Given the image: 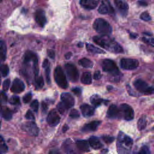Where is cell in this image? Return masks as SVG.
Listing matches in <instances>:
<instances>
[{
  "label": "cell",
  "instance_id": "obj_1",
  "mask_svg": "<svg viewBox=\"0 0 154 154\" xmlns=\"http://www.w3.org/2000/svg\"><path fill=\"white\" fill-rule=\"evenodd\" d=\"M93 40L94 43L108 51L116 54L123 52V48L115 40L108 35H101L94 36L93 37Z\"/></svg>",
  "mask_w": 154,
  "mask_h": 154
},
{
  "label": "cell",
  "instance_id": "obj_2",
  "mask_svg": "<svg viewBox=\"0 0 154 154\" xmlns=\"http://www.w3.org/2000/svg\"><path fill=\"white\" fill-rule=\"evenodd\" d=\"M32 70L34 77L38 76L39 68L38 64V58L37 55L30 51L25 53L23 61V73L26 72L28 69Z\"/></svg>",
  "mask_w": 154,
  "mask_h": 154
},
{
  "label": "cell",
  "instance_id": "obj_3",
  "mask_svg": "<svg viewBox=\"0 0 154 154\" xmlns=\"http://www.w3.org/2000/svg\"><path fill=\"white\" fill-rule=\"evenodd\" d=\"M133 145L132 139L122 132H120L117 137V149L119 154H130Z\"/></svg>",
  "mask_w": 154,
  "mask_h": 154
},
{
  "label": "cell",
  "instance_id": "obj_4",
  "mask_svg": "<svg viewBox=\"0 0 154 154\" xmlns=\"http://www.w3.org/2000/svg\"><path fill=\"white\" fill-rule=\"evenodd\" d=\"M93 28L101 35H109L112 33L111 26L106 20L102 18H98L94 20Z\"/></svg>",
  "mask_w": 154,
  "mask_h": 154
},
{
  "label": "cell",
  "instance_id": "obj_5",
  "mask_svg": "<svg viewBox=\"0 0 154 154\" xmlns=\"http://www.w3.org/2000/svg\"><path fill=\"white\" fill-rule=\"evenodd\" d=\"M54 79L57 84L61 88L68 87V82L64 72L61 66H57L54 70Z\"/></svg>",
  "mask_w": 154,
  "mask_h": 154
},
{
  "label": "cell",
  "instance_id": "obj_6",
  "mask_svg": "<svg viewBox=\"0 0 154 154\" xmlns=\"http://www.w3.org/2000/svg\"><path fill=\"white\" fill-rule=\"evenodd\" d=\"M102 68L103 72L117 76L120 74L118 67L115 62L110 59H105L102 62Z\"/></svg>",
  "mask_w": 154,
  "mask_h": 154
},
{
  "label": "cell",
  "instance_id": "obj_7",
  "mask_svg": "<svg viewBox=\"0 0 154 154\" xmlns=\"http://www.w3.org/2000/svg\"><path fill=\"white\" fill-rule=\"evenodd\" d=\"M134 86L140 93L146 94H152L153 93V88L150 87L143 80L138 79L134 82Z\"/></svg>",
  "mask_w": 154,
  "mask_h": 154
},
{
  "label": "cell",
  "instance_id": "obj_8",
  "mask_svg": "<svg viewBox=\"0 0 154 154\" xmlns=\"http://www.w3.org/2000/svg\"><path fill=\"white\" fill-rule=\"evenodd\" d=\"M64 67L69 79L73 82H76L79 78V72L76 67L72 63H67Z\"/></svg>",
  "mask_w": 154,
  "mask_h": 154
},
{
  "label": "cell",
  "instance_id": "obj_9",
  "mask_svg": "<svg viewBox=\"0 0 154 154\" xmlns=\"http://www.w3.org/2000/svg\"><path fill=\"white\" fill-rule=\"evenodd\" d=\"M120 114L126 120H131L134 117V112L131 106L126 103H122L120 106Z\"/></svg>",
  "mask_w": 154,
  "mask_h": 154
},
{
  "label": "cell",
  "instance_id": "obj_10",
  "mask_svg": "<svg viewBox=\"0 0 154 154\" xmlns=\"http://www.w3.org/2000/svg\"><path fill=\"white\" fill-rule=\"evenodd\" d=\"M120 66L125 70H134L139 66V62L136 59L133 58H122L120 60Z\"/></svg>",
  "mask_w": 154,
  "mask_h": 154
},
{
  "label": "cell",
  "instance_id": "obj_11",
  "mask_svg": "<svg viewBox=\"0 0 154 154\" xmlns=\"http://www.w3.org/2000/svg\"><path fill=\"white\" fill-rule=\"evenodd\" d=\"M22 129L31 136H37L39 132L38 128L33 122H28L23 123Z\"/></svg>",
  "mask_w": 154,
  "mask_h": 154
},
{
  "label": "cell",
  "instance_id": "obj_12",
  "mask_svg": "<svg viewBox=\"0 0 154 154\" xmlns=\"http://www.w3.org/2000/svg\"><path fill=\"white\" fill-rule=\"evenodd\" d=\"M46 121L50 126L54 127L59 123L60 121V117L55 109H52L48 113Z\"/></svg>",
  "mask_w": 154,
  "mask_h": 154
},
{
  "label": "cell",
  "instance_id": "obj_13",
  "mask_svg": "<svg viewBox=\"0 0 154 154\" xmlns=\"http://www.w3.org/2000/svg\"><path fill=\"white\" fill-rule=\"evenodd\" d=\"M61 100L66 109L72 108L75 104V99L69 93H63L61 94Z\"/></svg>",
  "mask_w": 154,
  "mask_h": 154
},
{
  "label": "cell",
  "instance_id": "obj_14",
  "mask_svg": "<svg viewBox=\"0 0 154 154\" xmlns=\"http://www.w3.org/2000/svg\"><path fill=\"white\" fill-rule=\"evenodd\" d=\"M98 12L102 14H112L114 13V9L108 0H103L98 8Z\"/></svg>",
  "mask_w": 154,
  "mask_h": 154
},
{
  "label": "cell",
  "instance_id": "obj_15",
  "mask_svg": "<svg viewBox=\"0 0 154 154\" xmlns=\"http://www.w3.org/2000/svg\"><path fill=\"white\" fill-rule=\"evenodd\" d=\"M25 87L23 82L19 78H16L13 82L11 91L14 93H20L25 90Z\"/></svg>",
  "mask_w": 154,
  "mask_h": 154
},
{
  "label": "cell",
  "instance_id": "obj_16",
  "mask_svg": "<svg viewBox=\"0 0 154 154\" xmlns=\"http://www.w3.org/2000/svg\"><path fill=\"white\" fill-rule=\"evenodd\" d=\"M35 20L37 23L41 27H44L46 23V17L45 13L43 10H37L34 15Z\"/></svg>",
  "mask_w": 154,
  "mask_h": 154
},
{
  "label": "cell",
  "instance_id": "obj_17",
  "mask_svg": "<svg viewBox=\"0 0 154 154\" xmlns=\"http://www.w3.org/2000/svg\"><path fill=\"white\" fill-rule=\"evenodd\" d=\"M114 4L119 12L122 15H127L129 10V5L125 0H114Z\"/></svg>",
  "mask_w": 154,
  "mask_h": 154
},
{
  "label": "cell",
  "instance_id": "obj_18",
  "mask_svg": "<svg viewBox=\"0 0 154 154\" xmlns=\"http://www.w3.org/2000/svg\"><path fill=\"white\" fill-rule=\"evenodd\" d=\"M99 0H80L81 7L87 10L94 9L98 5Z\"/></svg>",
  "mask_w": 154,
  "mask_h": 154
},
{
  "label": "cell",
  "instance_id": "obj_19",
  "mask_svg": "<svg viewBox=\"0 0 154 154\" xmlns=\"http://www.w3.org/2000/svg\"><path fill=\"white\" fill-rule=\"evenodd\" d=\"M80 109L82 114L85 117H91L94 113V108L88 104H82L80 106Z\"/></svg>",
  "mask_w": 154,
  "mask_h": 154
},
{
  "label": "cell",
  "instance_id": "obj_20",
  "mask_svg": "<svg viewBox=\"0 0 154 154\" xmlns=\"http://www.w3.org/2000/svg\"><path fill=\"white\" fill-rule=\"evenodd\" d=\"M101 123L100 121L94 120L90 122L89 123L85 124L81 129V131L84 132H93L97 129V127L100 125Z\"/></svg>",
  "mask_w": 154,
  "mask_h": 154
},
{
  "label": "cell",
  "instance_id": "obj_21",
  "mask_svg": "<svg viewBox=\"0 0 154 154\" xmlns=\"http://www.w3.org/2000/svg\"><path fill=\"white\" fill-rule=\"evenodd\" d=\"M62 147L67 154H78L76 152L70 139H67L62 145Z\"/></svg>",
  "mask_w": 154,
  "mask_h": 154
},
{
  "label": "cell",
  "instance_id": "obj_22",
  "mask_svg": "<svg viewBox=\"0 0 154 154\" xmlns=\"http://www.w3.org/2000/svg\"><path fill=\"white\" fill-rule=\"evenodd\" d=\"M107 117L111 119H116L120 117V109L115 105H111L107 111Z\"/></svg>",
  "mask_w": 154,
  "mask_h": 154
},
{
  "label": "cell",
  "instance_id": "obj_23",
  "mask_svg": "<svg viewBox=\"0 0 154 154\" xmlns=\"http://www.w3.org/2000/svg\"><path fill=\"white\" fill-rule=\"evenodd\" d=\"M88 143L94 149H99L103 146L99 139L96 136L90 137L88 140Z\"/></svg>",
  "mask_w": 154,
  "mask_h": 154
},
{
  "label": "cell",
  "instance_id": "obj_24",
  "mask_svg": "<svg viewBox=\"0 0 154 154\" xmlns=\"http://www.w3.org/2000/svg\"><path fill=\"white\" fill-rule=\"evenodd\" d=\"M76 147L81 151L88 152L90 151V147L88 142L86 140H78L76 142Z\"/></svg>",
  "mask_w": 154,
  "mask_h": 154
},
{
  "label": "cell",
  "instance_id": "obj_25",
  "mask_svg": "<svg viewBox=\"0 0 154 154\" xmlns=\"http://www.w3.org/2000/svg\"><path fill=\"white\" fill-rule=\"evenodd\" d=\"M1 114L2 117L5 120H10L12 118V112L6 106H3L1 108L0 110Z\"/></svg>",
  "mask_w": 154,
  "mask_h": 154
},
{
  "label": "cell",
  "instance_id": "obj_26",
  "mask_svg": "<svg viewBox=\"0 0 154 154\" xmlns=\"http://www.w3.org/2000/svg\"><path fill=\"white\" fill-rule=\"evenodd\" d=\"M7 46L4 40L0 38V60L4 61L6 59Z\"/></svg>",
  "mask_w": 154,
  "mask_h": 154
},
{
  "label": "cell",
  "instance_id": "obj_27",
  "mask_svg": "<svg viewBox=\"0 0 154 154\" xmlns=\"http://www.w3.org/2000/svg\"><path fill=\"white\" fill-rule=\"evenodd\" d=\"M86 49L91 54H105V53L104 51L90 43L86 44Z\"/></svg>",
  "mask_w": 154,
  "mask_h": 154
},
{
  "label": "cell",
  "instance_id": "obj_28",
  "mask_svg": "<svg viewBox=\"0 0 154 154\" xmlns=\"http://www.w3.org/2000/svg\"><path fill=\"white\" fill-rule=\"evenodd\" d=\"M78 64L81 66L87 69L92 68L93 66V63L90 60L87 58H82L80 59L78 61Z\"/></svg>",
  "mask_w": 154,
  "mask_h": 154
},
{
  "label": "cell",
  "instance_id": "obj_29",
  "mask_svg": "<svg viewBox=\"0 0 154 154\" xmlns=\"http://www.w3.org/2000/svg\"><path fill=\"white\" fill-rule=\"evenodd\" d=\"M81 81L82 84L85 85H89L91 83L92 79H91V75L90 72H85L82 73V75L81 76Z\"/></svg>",
  "mask_w": 154,
  "mask_h": 154
},
{
  "label": "cell",
  "instance_id": "obj_30",
  "mask_svg": "<svg viewBox=\"0 0 154 154\" xmlns=\"http://www.w3.org/2000/svg\"><path fill=\"white\" fill-rule=\"evenodd\" d=\"M103 101L104 100L97 94H94L90 97V102L95 107L100 106Z\"/></svg>",
  "mask_w": 154,
  "mask_h": 154
},
{
  "label": "cell",
  "instance_id": "obj_31",
  "mask_svg": "<svg viewBox=\"0 0 154 154\" xmlns=\"http://www.w3.org/2000/svg\"><path fill=\"white\" fill-rule=\"evenodd\" d=\"M146 125H147V120L144 116H143L138 119V123H137V128H138V130H140V131L143 130L144 129L146 128Z\"/></svg>",
  "mask_w": 154,
  "mask_h": 154
},
{
  "label": "cell",
  "instance_id": "obj_32",
  "mask_svg": "<svg viewBox=\"0 0 154 154\" xmlns=\"http://www.w3.org/2000/svg\"><path fill=\"white\" fill-rule=\"evenodd\" d=\"M8 151V147L3 138L0 136V154H5Z\"/></svg>",
  "mask_w": 154,
  "mask_h": 154
},
{
  "label": "cell",
  "instance_id": "obj_33",
  "mask_svg": "<svg viewBox=\"0 0 154 154\" xmlns=\"http://www.w3.org/2000/svg\"><path fill=\"white\" fill-rule=\"evenodd\" d=\"M34 79H35V83L37 88H42L44 85V81H43L42 76H37L35 77Z\"/></svg>",
  "mask_w": 154,
  "mask_h": 154
},
{
  "label": "cell",
  "instance_id": "obj_34",
  "mask_svg": "<svg viewBox=\"0 0 154 154\" xmlns=\"http://www.w3.org/2000/svg\"><path fill=\"white\" fill-rule=\"evenodd\" d=\"M0 72L2 76H7L9 73V67L7 64H2L0 66Z\"/></svg>",
  "mask_w": 154,
  "mask_h": 154
},
{
  "label": "cell",
  "instance_id": "obj_35",
  "mask_svg": "<svg viewBox=\"0 0 154 154\" xmlns=\"http://www.w3.org/2000/svg\"><path fill=\"white\" fill-rule=\"evenodd\" d=\"M45 69V76H46V82L48 84H51V78H50V67H49V64L48 65Z\"/></svg>",
  "mask_w": 154,
  "mask_h": 154
},
{
  "label": "cell",
  "instance_id": "obj_36",
  "mask_svg": "<svg viewBox=\"0 0 154 154\" xmlns=\"http://www.w3.org/2000/svg\"><path fill=\"white\" fill-rule=\"evenodd\" d=\"M30 107L32 109V110L35 112H37L38 109V102L37 99L34 100L30 104Z\"/></svg>",
  "mask_w": 154,
  "mask_h": 154
},
{
  "label": "cell",
  "instance_id": "obj_37",
  "mask_svg": "<svg viewBox=\"0 0 154 154\" xmlns=\"http://www.w3.org/2000/svg\"><path fill=\"white\" fill-rule=\"evenodd\" d=\"M140 18L144 21H149L151 20L152 17L150 14L147 12H143L140 15Z\"/></svg>",
  "mask_w": 154,
  "mask_h": 154
},
{
  "label": "cell",
  "instance_id": "obj_38",
  "mask_svg": "<svg viewBox=\"0 0 154 154\" xmlns=\"http://www.w3.org/2000/svg\"><path fill=\"white\" fill-rule=\"evenodd\" d=\"M80 114L78 112V110L75 109H72L69 114V116L72 118V119H77L79 117Z\"/></svg>",
  "mask_w": 154,
  "mask_h": 154
},
{
  "label": "cell",
  "instance_id": "obj_39",
  "mask_svg": "<svg viewBox=\"0 0 154 154\" xmlns=\"http://www.w3.org/2000/svg\"><path fill=\"white\" fill-rule=\"evenodd\" d=\"M137 154H151V153L149 147L147 146H144L140 149V150Z\"/></svg>",
  "mask_w": 154,
  "mask_h": 154
},
{
  "label": "cell",
  "instance_id": "obj_40",
  "mask_svg": "<svg viewBox=\"0 0 154 154\" xmlns=\"http://www.w3.org/2000/svg\"><path fill=\"white\" fill-rule=\"evenodd\" d=\"M10 103L12 105H17L20 103V99L17 96H14L11 97V99L9 100Z\"/></svg>",
  "mask_w": 154,
  "mask_h": 154
},
{
  "label": "cell",
  "instance_id": "obj_41",
  "mask_svg": "<svg viewBox=\"0 0 154 154\" xmlns=\"http://www.w3.org/2000/svg\"><path fill=\"white\" fill-rule=\"evenodd\" d=\"M142 40L144 42L151 45L152 46H154V40H153V38H150V37H143L142 38Z\"/></svg>",
  "mask_w": 154,
  "mask_h": 154
},
{
  "label": "cell",
  "instance_id": "obj_42",
  "mask_svg": "<svg viewBox=\"0 0 154 154\" xmlns=\"http://www.w3.org/2000/svg\"><path fill=\"white\" fill-rule=\"evenodd\" d=\"M25 117L28 120H35V117L32 113V112L31 110H28L26 114H25Z\"/></svg>",
  "mask_w": 154,
  "mask_h": 154
},
{
  "label": "cell",
  "instance_id": "obj_43",
  "mask_svg": "<svg viewBox=\"0 0 154 154\" xmlns=\"http://www.w3.org/2000/svg\"><path fill=\"white\" fill-rule=\"evenodd\" d=\"M102 139L106 143H111L114 140V138L113 137H111L108 135H103L102 137Z\"/></svg>",
  "mask_w": 154,
  "mask_h": 154
},
{
  "label": "cell",
  "instance_id": "obj_44",
  "mask_svg": "<svg viewBox=\"0 0 154 154\" xmlns=\"http://www.w3.org/2000/svg\"><path fill=\"white\" fill-rule=\"evenodd\" d=\"M10 84V80L9 79H5L2 84V88L4 91H7Z\"/></svg>",
  "mask_w": 154,
  "mask_h": 154
},
{
  "label": "cell",
  "instance_id": "obj_45",
  "mask_svg": "<svg viewBox=\"0 0 154 154\" xmlns=\"http://www.w3.org/2000/svg\"><path fill=\"white\" fill-rule=\"evenodd\" d=\"M32 98V94L31 93H28L26 94H25L23 97V102L25 103H28Z\"/></svg>",
  "mask_w": 154,
  "mask_h": 154
},
{
  "label": "cell",
  "instance_id": "obj_46",
  "mask_svg": "<svg viewBox=\"0 0 154 154\" xmlns=\"http://www.w3.org/2000/svg\"><path fill=\"white\" fill-rule=\"evenodd\" d=\"M57 108H58V111L61 114H64V112H65V110L66 109V108H65V106H64V105L61 102H60L57 105Z\"/></svg>",
  "mask_w": 154,
  "mask_h": 154
},
{
  "label": "cell",
  "instance_id": "obj_47",
  "mask_svg": "<svg viewBox=\"0 0 154 154\" xmlns=\"http://www.w3.org/2000/svg\"><path fill=\"white\" fill-rule=\"evenodd\" d=\"M72 91L77 96H80L81 94V89L80 88H78V87H75V88H73L72 89Z\"/></svg>",
  "mask_w": 154,
  "mask_h": 154
},
{
  "label": "cell",
  "instance_id": "obj_48",
  "mask_svg": "<svg viewBox=\"0 0 154 154\" xmlns=\"http://www.w3.org/2000/svg\"><path fill=\"white\" fill-rule=\"evenodd\" d=\"M0 100H1L3 102H6L7 100V96L5 94L4 91L1 92V96H0Z\"/></svg>",
  "mask_w": 154,
  "mask_h": 154
},
{
  "label": "cell",
  "instance_id": "obj_49",
  "mask_svg": "<svg viewBox=\"0 0 154 154\" xmlns=\"http://www.w3.org/2000/svg\"><path fill=\"white\" fill-rule=\"evenodd\" d=\"M47 52H48V56H49L51 59H54V58H55V52H54L53 50L49 49V50H48Z\"/></svg>",
  "mask_w": 154,
  "mask_h": 154
},
{
  "label": "cell",
  "instance_id": "obj_50",
  "mask_svg": "<svg viewBox=\"0 0 154 154\" xmlns=\"http://www.w3.org/2000/svg\"><path fill=\"white\" fill-rule=\"evenodd\" d=\"M93 78H94V79H96V80L99 79L101 78V74H100V71H99V70L96 71V72H94V73Z\"/></svg>",
  "mask_w": 154,
  "mask_h": 154
},
{
  "label": "cell",
  "instance_id": "obj_51",
  "mask_svg": "<svg viewBox=\"0 0 154 154\" xmlns=\"http://www.w3.org/2000/svg\"><path fill=\"white\" fill-rule=\"evenodd\" d=\"M42 111H43V112L45 113L48 109V106H47L46 103L43 102L42 103Z\"/></svg>",
  "mask_w": 154,
  "mask_h": 154
},
{
  "label": "cell",
  "instance_id": "obj_52",
  "mask_svg": "<svg viewBox=\"0 0 154 154\" xmlns=\"http://www.w3.org/2000/svg\"><path fill=\"white\" fill-rule=\"evenodd\" d=\"M48 154H61V153L58 150L56 149H53L49 151Z\"/></svg>",
  "mask_w": 154,
  "mask_h": 154
},
{
  "label": "cell",
  "instance_id": "obj_53",
  "mask_svg": "<svg viewBox=\"0 0 154 154\" xmlns=\"http://www.w3.org/2000/svg\"><path fill=\"white\" fill-rule=\"evenodd\" d=\"M138 3L141 6H147V2L145 0H140Z\"/></svg>",
  "mask_w": 154,
  "mask_h": 154
},
{
  "label": "cell",
  "instance_id": "obj_54",
  "mask_svg": "<svg viewBox=\"0 0 154 154\" xmlns=\"http://www.w3.org/2000/svg\"><path fill=\"white\" fill-rule=\"evenodd\" d=\"M49 63L48 60L47 59H45V60L43 61V62L42 66H43V68H45V67H46L48 65H49Z\"/></svg>",
  "mask_w": 154,
  "mask_h": 154
},
{
  "label": "cell",
  "instance_id": "obj_55",
  "mask_svg": "<svg viewBox=\"0 0 154 154\" xmlns=\"http://www.w3.org/2000/svg\"><path fill=\"white\" fill-rule=\"evenodd\" d=\"M72 53L70 52H67L66 55H65V58H66V59H69L70 57H71V56H72Z\"/></svg>",
  "mask_w": 154,
  "mask_h": 154
},
{
  "label": "cell",
  "instance_id": "obj_56",
  "mask_svg": "<svg viewBox=\"0 0 154 154\" xmlns=\"http://www.w3.org/2000/svg\"><path fill=\"white\" fill-rule=\"evenodd\" d=\"M69 129V127H68V126L67 125H64V126H63V129H62V131H63V132H65L67 129Z\"/></svg>",
  "mask_w": 154,
  "mask_h": 154
},
{
  "label": "cell",
  "instance_id": "obj_57",
  "mask_svg": "<svg viewBox=\"0 0 154 154\" xmlns=\"http://www.w3.org/2000/svg\"><path fill=\"white\" fill-rule=\"evenodd\" d=\"M82 45H83L82 43H79V44H78L79 47H81V46H82Z\"/></svg>",
  "mask_w": 154,
  "mask_h": 154
},
{
  "label": "cell",
  "instance_id": "obj_58",
  "mask_svg": "<svg viewBox=\"0 0 154 154\" xmlns=\"http://www.w3.org/2000/svg\"><path fill=\"white\" fill-rule=\"evenodd\" d=\"M0 106H1V100H0Z\"/></svg>",
  "mask_w": 154,
  "mask_h": 154
},
{
  "label": "cell",
  "instance_id": "obj_59",
  "mask_svg": "<svg viewBox=\"0 0 154 154\" xmlns=\"http://www.w3.org/2000/svg\"><path fill=\"white\" fill-rule=\"evenodd\" d=\"M0 84H1V78H0Z\"/></svg>",
  "mask_w": 154,
  "mask_h": 154
},
{
  "label": "cell",
  "instance_id": "obj_60",
  "mask_svg": "<svg viewBox=\"0 0 154 154\" xmlns=\"http://www.w3.org/2000/svg\"><path fill=\"white\" fill-rule=\"evenodd\" d=\"M1 1V0H0V1Z\"/></svg>",
  "mask_w": 154,
  "mask_h": 154
}]
</instances>
